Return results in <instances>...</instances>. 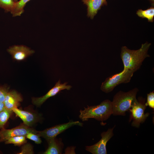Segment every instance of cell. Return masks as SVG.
<instances>
[{"mask_svg":"<svg viewBox=\"0 0 154 154\" xmlns=\"http://www.w3.org/2000/svg\"><path fill=\"white\" fill-rule=\"evenodd\" d=\"M151 44L146 42L143 44L140 48L137 50L129 49L126 46L122 47L120 56L124 68L134 72L138 70L145 59L149 56L148 51Z\"/></svg>","mask_w":154,"mask_h":154,"instance_id":"1","label":"cell"},{"mask_svg":"<svg viewBox=\"0 0 154 154\" xmlns=\"http://www.w3.org/2000/svg\"><path fill=\"white\" fill-rule=\"evenodd\" d=\"M80 111L79 118L83 121H87L90 118H94L103 122L108 119L113 114L112 101L104 100L97 105L84 108Z\"/></svg>","mask_w":154,"mask_h":154,"instance_id":"2","label":"cell"},{"mask_svg":"<svg viewBox=\"0 0 154 154\" xmlns=\"http://www.w3.org/2000/svg\"><path fill=\"white\" fill-rule=\"evenodd\" d=\"M139 90L135 88L126 92L120 91L114 96L112 102L113 114L114 116L125 115L134 102L137 100L136 96Z\"/></svg>","mask_w":154,"mask_h":154,"instance_id":"3","label":"cell"},{"mask_svg":"<svg viewBox=\"0 0 154 154\" xmlns=\"http://www.w3.org/2000/svg\"><path fill=\"white\" fill-rule=\"evenodd\" d=\"M134 72L130 69L124 68L121 72L107 78L102 83L100 89L106 93L111 92L118 85L129 82Z\"/></svg>","mask_w":154,"mask_h":154,"instance_id":"4","label":"cell"},{"mask_svg":"<svg viewBox=\"0 0 154 154\" xmlns=\"http://www.w3.org/2000/svg\"><path fill=\"white\" fill-rule=\"evenodd\" d=\"M145 102V99H137L129 109L131 113L129 121L132 120V126L139 127L140 124L144 122L149 116V113H144L147 107Z\"/></svg>","mask_w":154,"mask_h":154,"instance_id":"5","label":"cell"},{"mask_svg":"<svg viewBox=\"0 0 154 154\" xmlns=\"http://www.w3.org/2000/svg\"><path fill=\"white\" fill-rule=\"evenodd\" d=\"M83 125L82 123L78 121H70L67 123L57 125L38 131V134L40 137L47 141L56 137L58 135L72 126L75 125L82 126Z\"/></svg>","mask_w":154,"mask_h":154,"instance_id":"6","label":"cell"},{"mask_svg":"<svg viewBox=\"0 0 154 154\" xmlns=\"http://www.w3.org/2000/svg\"><path fill=\"white\" fill-rule=\"evenodd\" d=\"M38 132L24 123L11 129H5L3 128L0 131V142L5 141L13 137L22 135L26 136L29 133L38 134Z\"/></svg>","mask_w":154,"mask_h":154,"instance_id":"7","label":"cell"},{"mask_svg":"<svg viewBox=\"0 0 154 154\" xmlns=\"http://www.w3.org/2000/svg\"><path fill=\"white\" fill-rule=\"evenodd\" d=\"M115 126L102 133L101 134L102 138L100 140L93 145L86 146V149L93 154H107L106 145L114 135L113 131Z\"/></svg>","mask_w":154,"mask_h":154,"instance_id":"8","label":"cell"},{"mask_svg":"<svg viewBox=\"0 0 154 154\" xmlns=\"http://www.w3.org/2000/svg\"><path fill=\"white\" fill-rule=\"evenodd\" d=\"M67 83V82H65L63 84H61L60 83V80H59L56 83L54 86L44 95L39 98H33V103L37 106H39L48 98L55 96L62 90L64 89L70 90L72 87L70 85H66Z\"/></svg>","mask_w":154,"mask_h":154,"instance_id":"9","label":"cell"},{"mask_svg":"<svg viewBox=\"0 0 154 154\" xmlns=\"http://www.w3.org/2000/svg\"><path fill=\"white\" fill-rule=\"evenodd\" d=\"M7 51L14 59L22 61L34 52V51L23 45H14L10 47Z\"/></svg>","mask_w":154,"mask_h":154,"instance_id":"10","label":"cell"},{"mask_svg":"<svg viewBox=\"0 0 154 154\" xmlns=\"http://www.w3.org/2000/svg\"><path fill=\"white\" fill-rule=\"evenodd\" d=\"M22 101L20 95L16 91L13 90L7 92L3 103L6 109L12 110L13 108H17Z\"/></svg>","mask_w":154,"mask_h":154,"instance_id":"11","label":"cell"},{"mask_svg":"<svg viewBox=\"0 0 154 154\" xmlns=\"http://www.w3.org/2000/svg\"><path fill=\"white\" fill-rule=\"evenodd\" d=\"M106 0H82L84 3L87 6L88 17L93 19L101 7L107 4Z\"/></svg>","mask_w":154,"mask_h":154,"instance_id":"12","label":"cell"},{"mask_svg":"<svg viewBox=\"0 0 154 154\" xmlns=\"http://www.w3.org/2000/svg\"><path fill=\"white\" fill-rule=\"evenodd\" d=\"M12 111L22 120L24 124L29 127L31 126L37 120V116L30 112L20 110L17 108H13Z\"/></svg>","mask_w":154,"mask_h":154,"instance_id":"13","label":"cell"},{"mask_svg":"<svg viewBox=\"0 0 154 154\" xmlns=\"http://www.w3.org/2000/svg\"><path fill=\"white\" fill-rule=\"evenodd\" d=\"M48 146L47 150L44 152V154H61L63 144L61 140H58L56 137L47 140Z\"/></svg>","mask_w":154,"mask_h":154,"instance_id":"14","label":"cell"},{"mask_svg":"<svg viewBox=\"0 0 154 154\" xmlns=\"http://www.w3.org/2000/svg\"><path fill=\"white\" fill-rule=\"evenodd\" d=\"M31 0H20L15 4L11 13L13 17L20 16L24 12V8L26 3Z\"/></svg>","mask_w":154,"mask_h":154,"instance_id":"15","label":"cell"},{"mask_svg":"<svg viewBox=\"0 0 154 154\" xmlns=\"http://www.w3.org/2000/svg\"><path fill=\"white\" fill-rule=\"evenodd\" d=\"M136 14L140 17L147 18L148 22H152L153 21L154 8L153 7L145 10L139 9L137 11Z\"/></svg>","mask_w":154,"mask_h":154,"instance_id":"16","label":"cell"},{"mask_svg":"<svg viewBox=\"0 0 154 154\" xmlns=\"http://www.w3.org/2000/svg\"><path fill=\"white\" fill-rule=\"evenodd\" d=\"M17 0H0V7L6 12H11Z\"/></svg>","mask_w":154,"mask_h":154,"instance_id":"17","label":"cell"},{"mask_svg":"<svg viewBox=\"0 0 154 154\" xmlns=\"http://www.w3.org/2000/svg\"><path fill=\"white\" fill-rule=\"evenodd\" d=\"M25 136H18L11 137L5 142L6 144H13L15 146H20L25 144L27 140Z\"/></svg>","mask_w":154,"mask_h":154,"instance_id":"18","label":"cell"},{"mask_svg":"<svg viewBox=\"0 0 154 154\" xmlns=\"http://www.w3.org/2000/svg\"><path fill=\"white\" fill-rule=\"evenodd\" d=\"M12 112V110H7L6 108L0 112V128H3Z\"/></svg>","mask_w":154,"mask_h":154,"instance_id":"19","label":"cell"},{"mask_svg":"<svg viewBox=\"0 0 154 154\" xmlns=\"http://www.w3.org/2000/svg\"><path fill=\"white\" fill-rule=\"evenodd\" d=\"M40 137L38 134L29 133L26 135V138L34 141L37 144H40L42 142Z\"/></svg>","mask_w":154,"mask_h":154,"instance_id":"20","label":"cell"},{"mask_svg":"<svg viewBox=\"0 0 154 154\" xmlns=\"http://www.w3.org/2000/svg\"><path fill=\"white\" fill-rule=\"evenodd\" d=\"M145 105L147 106H148L150 108H154V91L150 92L147 94V101L145 103Z\"/></svg>","mask_w":154,"mask_h":154,"instance_id":"21","label":"cell"},{"mask_svg":"<svg viewBox=\"0 0 154 154\" xmlns=\"http://www.w3.org/2000/svg\"><path fill=\"white\" fill-rule=\"evenodd\" d=\"M33 147L31 144L27 143L24 145L21 148V151L18 154H33Z\"/></svg>","mask_w":154,"mask_h":154,"instance_id":"22","label":"cell"},{"mask_svg":"<svg viewBox=\"0 0 154 154\" xmlns=\"http://www.w3.org/2000/svg\"><path fill=\"white\" fill-rule=\"evenodd\" d=\"M8 92V89L0 87V102H3L5 96Z\"/></svg>","mask_w":154,"mask_h":154,"instance_id":"23","label":"cell"},{"mask_svg":"<svg viewBox=\"0 0 154 154\" xmlns=\"http://www.w3.org/2000/svg\"><path fill=\"white\" fill-rule=\"evenodd\" d=\"M5 108L3 102H0V112Z\"/></svg>","mask_w":154,"mask_h":154,"instance_id":"24","label":"cell"},{"mask_svg":"<svg viewBox=\"0 0 154 154\" xmlns=\"http://www.w3.org/2000/svg\"><path fill=\"white\" fill-rule=\"evenodd\" d=\"M151 0L152 1H154V0Z\"/></svg>","mask_w":154,"mask_h":154,"instance_id":"25","label":"cell"},{"mask_svg":"<svg viewBox=\"0 0 154 154\" xmlns=\"http://www.w3.org/2000/svg\"><path fill=\"white\" fill-rule=\"evenodd\" d=\"M0 137H1V133H0Z\"/></svg>","mask_w":154,"mask_h":154,"instance_id":"26","label":"cell"}]
</instances>
